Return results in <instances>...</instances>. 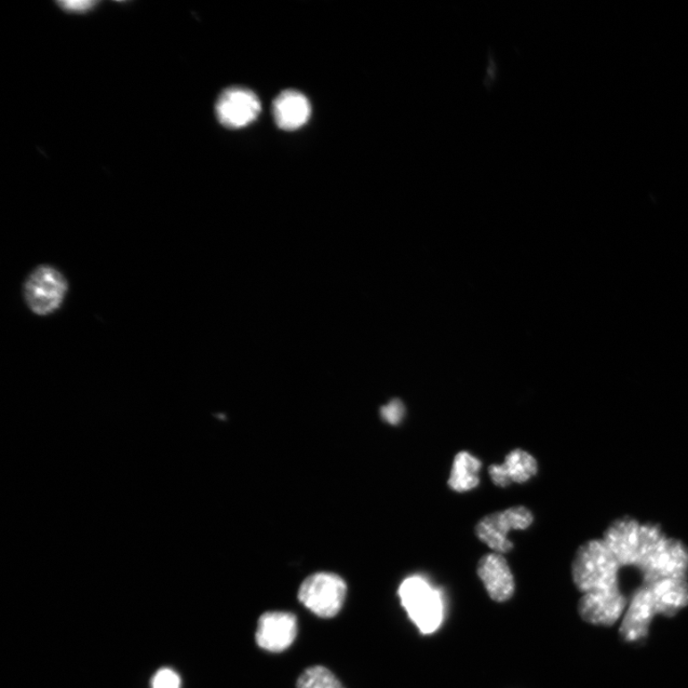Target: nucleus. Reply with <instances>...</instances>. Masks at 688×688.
Returning <instances> with one entry per match:
<instances>
[{
	"label": "nucleus",
	"mask_w": 688,
	"mask_h": 688,
	"mask_svg": "<svg viewBox=\"0 0 688 688\" xmlns=\"http://www.w3.org/2000/svg\"><path fill=\"white\" fill-rule=\"evenodd\" d=\"M477 573L493 601L505 603L514 598L516 579L503 555L493 551L483 556L477 563Z\"/></svg>",
	"instance_id": "7"
},
{
	"label": "nucleus",
	"mask_w": 688,
	"mask_h": 688,
	"mask_svg": "<svg viewBox=\"0 0 688 688\" xmlns=\"http://www.w3.org/2000/svg\"><path fill=\"white\" fill-rule=\"evenodd\" d=\"M347 593L344 579L328 572L309 576L301 584L298 599L319 618H332L343 609Z\"/></svg>",
	"instance_id": "1"
},
{
	"label": "nucleus",
	"mask_w": 688,
	"mask_h": 688,
	"mask_svg": "<svg viewBox=\"0 0 688 688\" xmlns=\"http://www.w3.org/2000/svg\"><path fill=\"white\" fill-rule=\"evenodd\" d=\"M69 291V282L55 267L40 265L26 278L24 300L37 316H48L62 306Z\"/></svg>",
	"instance_id": "2"
},
{
	"label": "nucleus",
	"mask_w": 688,
	"mask_h": 688,
	"mask_svg": "<svg viewBox=\"0 0 688 688\" xmlns=\"http://www.w3.org/2000/svg\"><path fill=\"white\" fill-rule=\"evenodd\" d=\"M295 688H345L335 674L326 667L306 668L296 681Z\"/></svg>",
	"instance_id": "11"
},
{
	"label": "nucleus",
	"mask_w": 688,
	"mask_h": 688,
	"mask_svg": "<svg viewBox=\"0 0 688 688\" xmlns=\"http://www.w3.org/2000/svg\"><path fill=\"white\" fill-rule=\"evenodd\" d=\"M181 679L178 674L170 668H162L153 678V688H180Z\"/></svg>",
	"instance_id": "13"
},
{
	"label": "nucleus",
	"mask_w": 688,
	"mask_h": 688,
	"mask_svg": "<svg viewBox=\"0 0 688 688\" xmlns=\"http://www.w3.org/2000/svg\"><path fill=\"white\" fill-rule=\"evenodd\" d=\"M536 459L527 452L518 449L511 451L502 465H492L489 474L497 487L507 488L511 483L528 482L537 475Z\"/></svg>",
	"instance_id": "8"
},
{
	"label": "nucleus",
	"mask_w": 688,
	"mask_h": 688,
	"mask_svg": "<svg viewBox=\"0 0 688 688\" xmlns=\"http://www.w3.org/2000/svg\"><path fill=\"white\" fill-rule=\"evenodd\" d=\"M404 413L406 409L399 399L390 401L381 409L383 420L393 426H397L402 421Z\"/></svg>",
	"instance_id": "12"
},
{
	"label": "nucleus",
	"mask_w": 688,
	"mask_h": 688,
	"mask_svg": "<svg viewBox=\"0 0 688 688\" xmlns=\"http://www.w3.org/2000/svg\"><path fill=\"white\" fill-rule=\"evenodd\" d=\"M298 635V618L291 612L269 611L262 614L255 632V642L269 652L286 651Z\"/></svg>",
	"instance_id": "6"
},
{
	"label": "nucleus",
	"mask_w": 688,
	"mask_h": 688,
	"mask_svg": "<svg viewBox=\"0 0 688 688\" xmlns=\"http://www.w3.org/2000/svg\"><path fill=\"white\" fill-rule=\"evenodd\" d=\"M533 522L534 516L529 509L511 507L483 518L476 526V535L494 552L505 555L514 549V544L508 539L509 533L527 530Z\"/></svg>",
	"instance_id": "4"
},
{
	"label": "nucleus",
	"mask_w": 688,
	"mask_h": 688,
	"mask_svg": "<svg viewBox=\"0 0 688 688\" xmlns=\"http://www.w3.org/2000/svg\"><path fill=\"white\" fill-rule=\"evenodd\" d=\"M481 467L482 463L478 458L468 452H458L454 457L448 481L450 488L460 493L476 489L480 483Z\"/></svg>",
	"instance_id": "10"
},
{
	"label": "nucleus",
	"mask_w": 688,
	"mask_h": 688,
	"mask_svg": "<svg viewBox=\"0 0 688 688\" xmlns=\"http://www.w3.org/2000/svg\"><path fill=\"white\" fill-rule=\"evenodd\" d=\"M261 111L260 99L245 87L225 89L215 104V112L220 124L236 129L248 126L259 117Z\"/></svg>",
	"instance_id": "5"
},
{
	"label": "nucleus",
	"mask_w": 688,
	"mask_h": 688,
	"mask_svg": "<svg viewBox=\"0 0 688 688\" xmlns=\"http://www.w3.org/2000/svg\"><path fill=\"white\" fill-rule=\"evenodd\" d=\"M273 115L279 128L295 130L304 126L311 116V104L302 92L286 90L275 99Z\"/></svg>",
	"instance_id": "9"
},
{
	"label": "nucleus",
	"mask_w": 688,
	"mask_h": 688,
	"mask_svg": "<svg viewBox=\"0 0 688 688\" xmlns=\"http://www.w3.org/2000/svg\"><path fill=\"white\" fill-rule=\"evenodd\" d=\"M399 596L418 627L424 634L438 629L443 619V606L438 592L419 576L404 580L399 589Z\"/></svg>",
	"instance_id": "3"
},
{
	"label": "nucleus",
	"mask_w": 688,
	"mask_h": 688,
	"mask_svg": "<svg viewBox=\"0 0 688 688\" xmlns=\"http://www.w3.org/2000/svg\"><path fill=\"white\" fill-rule=\"evenodd\" d=\"M97 3L95 2H62L60 3V5L67 11L70 12H86L89 9H91L94 5H95Z\"/></svg>",
	"instance_id": "14"
}]
</instances>
